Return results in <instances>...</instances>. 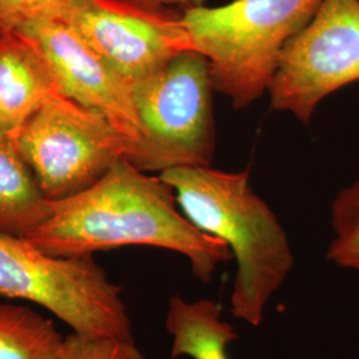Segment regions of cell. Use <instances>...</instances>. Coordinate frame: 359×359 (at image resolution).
<instances>
[{
  "label": "cell",
  "instance_id": "2",
  "mask_svg": "<svg viewBox=\"0 0 359 359\" xmlns=\"http://www.w3.org/2000/svg\"><path fill=\"white\" fill-rule=\"evenodd\" d=\"M193 225L229 246L237 270L231 313L258 327L270 298L294 268L289 238L269 205L249 184V172L210 167L172 168L160 173Z\"/></svg>",
  "mask_w": 359,
  "mask_h": 359
},
{
  "label": "cell",
  "instance_id": "13",
  "mask_svg": "<svg viewBox=\"0 0 359 359\" xmlns=\"http://www.w3.org/2000/svg\"><path fill=\"white\" fill-rule=\"evenodd\" d=\"M63 339L34 309L0 304V359H57Z\"/></svg>",
  "mask_w": 359,
  "mask_h": 359
},
{
  "label": "cell",
  "instance_id": "12",
  "mask_svg": "<svg viewBox=\"0 0 359 359\" xmlns=\"http://www.w3.org/2000/svg\"><path fill=\"white\" fill-rule=\"evenodd\" d=\"M50 201L11 135L0 132V233L28 237L50 216Z\"/></svg>",
  "mask_w": 359,
  "mask_h": 359
},
{
  "label": "cell",
  "instance_id": "6",
  "mask_svg": "<svg viewBox=\"0 0 359 359\" xmlns=\"http://www.w3.org/2000/svg\"><path fill=\"white\" fill-rule=\"evenodd\" d=\"M48 201L90 188L128 157L130 144L100 112L55 93L13 136Z\"/></svg>",
  "mask_w": 359,
  "mask_h": 359
},
{
  "label": "cell",
  "instance_id": "5",
  "mask_svg": "<svg viewBox=\"0 0 359 359\" xmlns=\"http://www.w3.org/2000/svg\"><path fill=\"white\" fill-rule=\"evenodd\" d=\"M130 93L142 124V147L130 160L144 172L210 167L216 152L213 84L198 51L182 52Z\"/></svg>",
  "mask_w": 359,
  "mask_h": 359
},
{
  "label": "cell",
  "instance_id": "8",
  "mask_svg": "<svg viewBox=\"0 0 359 359\" xmlns=\"http://www.w3.org/2000/svg\"><path fill=\"white\" fill-rule=\"evenodd\" d=\"M359 81V0H322L283 47L269 86L270 105L309 124L325 97Z\"/></svg>",
  "mask_w": 359,
  "mask_h": 359
},
{
  "label": "cell",
  "instance_id": "14",
  "mask_svg": "<svg viewBox=\"0 0 359 359\" xmlns=\"http://www.w3.org/2000/svg\"><path fill=\"white\" fill-rule=\"evenodd\" d=\"M330 222L334 237L326 258L341 269L359 271V181L334 197Z\"/></svg>",
  "mask_w": 359,
  "mask_h": 359
},
{
  "label": "cell",
  "instance_id": "16",
  "mask_svg": "<svg viewBox=\"0 0 359 359\" xmlns=\"http://www.w3.org/2000/svg\"><path fill=\"white\" fill-rule=\"evenodd\" d=\"M50 0H0V13L25 11L41 6Z\"/></svg>",
  "mask_w": 359,
  "mask_h": 359
},
{
  "label": "cell",
  "instance_id": "15",
  "mask_svg": "<svg viewBox=\"0 0 359 359\" xmlns=\"http://www.w3.org/2000/svg\"><path fill=\"white\" fill-rule=\"evenodd\" d=\"M57 359H147L133 339L65 335Z\"/></svg>",
  "mask_w": 359,
  "mask_h": 359
},
{
  "label": "cell",
  "instance_id": "3",
  "mask_svg": "<svg viewBox=\"0 0 359 359\" xmlns=\"http://www.w3.org/2000/svg\"><path fill=\"white\" fill-rule=\"evenodd\" d=\"M322 0H233L193 6L182 20L209 63L215 92L244 109L269 90L283 47L317 13Z\"/></svg>",
  "mask_w": 359,
  "mask_h": 359
},
{
  "label": "cell",
  "instance_id": "10",
  "mask_svg": "<svg viewBox=\"0 0 359 359\" xmlns=\"http://www.w3.org/2000/svg\"><path fill=\"white\" fill-rule=\"evenodd\" d=\"M57 92V80L34 41L0 23V132L15 136Z\"/></svg>",
  "mask_w": 359,
  "mask_h": 359
},
{
  "label": "cell",
  "instance_id": "7",
  "mask_svg": "<svg viewBox=\"0 0 359 359\" xmlns=\"http://www.w3.org/2000/svg\"><path fill=\"white\" fill-rule=\"evenodd\" d=\"M31 10L69 27L128 86L180 53L196 51L182 11L167 7L139 0H50Z\"/></svg>",
  "mask_w": 359,
  "mask_h": 359
},
{
  "label": "cell",
  "instance_id": "11",
  "mask_svg": "<svg viewBox=\"0 0 359 359\" xmlns=\"http://www.w3.org/2000/svg\"><path fill=\"white\" fill-rule=\"evenodd\" d=\"M165 329L172 337L170 359H231L228 346L238 338L233 325L221 318L217 302H189L177 294L169 298Z\"/></svg>",
  "mask_w": 359,
  "mask_h": 359
},
{
  "label": "cell",
  "instance_id": "17",
  "mask_svg": "<svg viewBox=\"0 0 359 359\" xmlns=\"http://www.w3.org/2000/svg\"><path fill=\"white\" fill-rule=\"evenodd\" d=\"M139 1L145 3V4H151V6H156V7H167V8L180 7L182 11L198 4L196 0H139Z\"/></svg>",
  "mask_w": 359,
  "mask_h": 359
},
{
  "label": "cell",
  "instance_id": "9",
  "mask_svg": "<svg viewBox=\"0 0 359 359\" xmlns=\"http://www.w3.org/2000/svg\"><path fill=\"white\" fill-rule=\"evenodd\" d=\"M0 23L32 40L57 80L60 92L105 116L130 144L132 160L142 147V124L130 87L76 34L50 15L39 11L0 13Z\"/></svg>",
  "mask_w": 359,
  "mask_h": 359
},
{
  "label": "cell",
  "instance_id": "4",
  "mask_svg": "<svg viewBox=\"0 0 359 359\" xmlns=\"http://www.w3.org/2000/svg\"><path fill=\"white\" fill-rule=\"evenodd\" d=\"M0 294L48 310L75 333L133 339L121 287L93 256H51L0 233Z\"/></svg>",
  "mask_w": 359,
  "mask_h": 359
},
{
  "label": "cell",
  "instance_id": "1",
  "mask_svg": "<svg viewBox=\"0 0 359 359\" xmlns=\"http://www.w3.org/2000/svg\"><path fill=\"white\" fill-rule=\"evenodd\" d=\"M50 205L48 218L27 240L51 256L154 246L187 257L193 276L204 283L212 281L221 264L233 259L228 245L184 216L167 181L148 176L126 157L90 188Z\"/></svg>",
  "mask_w": 359,
  "mask_h": 359
}]
</instances>
